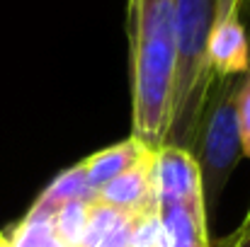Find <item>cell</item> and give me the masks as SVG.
<instances>
[{"label": "cell", "mask_w": 250, "mask_h": 247, "mask_svg": "<svg viewBox=\"0 0 250 247\" xmlns=\"http://www.w3.org/2000/svg\"><path fill=\"white\" fill-rule=\"evenodd\" d=\"M131 136L158 151L166 141L172 66L175 0H126Z\"/></svg>", "instance_id": "6da1fadb"}, {"label": "cell", "mask_w": 250, "mask_h": 247, "mask_svg": "<svg viewBox=\"0 0 250 247\" xmlns=\"http://www.w3.org/2000/svg\"><path fill=\"white\" fill-rule=\"evenodd\" d=\"M153 191L156 201H204L202 174L189 151L161 146L153 158Z\"/></svg>", "instance_id": "8992f818"}, {"label": "cell", "mask_w": 250, "mask_h": 247, "mask_svg": "<svg viewBox=\"0 0 250 247\" xmlns=\"http://www.w3.org/2000/svg\"><path fill=\"white\" fill-rule=\"evenodd\" d=\"M236 82L238 78H214L197 133L192 143V158L197 160L204 189V206L211 221L219 199L243 158L238 119H236Z\"/></svg>", "instance_id": "3957f363"}, {"label": "cell", "mask_w": 250, "mask_h": 247, "mask_svg": "<svg viewBox=\"0 0 250 247\" xmlns=\"http://www.w3.org/2000/svg\"><path fill=\"white\" fill-rule=\"evenodd\" d=\"M153 158L156 151L144 153V158L112 182H107L102 189L95 191V204L109 206L122 213L144 216L156 211V191H153Z\"/></svg>", "instance_id": "5b68a950"}, {"label": "cell", "mask_w": 250, "mask_h": 247, "mask_svg": "<svg viewBox=\"0 0 250 247\" xmlns=\"http://www.w3.org/2000/svg\"><path fill=\"white\" fill-rule=\"evenodd\" d=\"M214 0H175V66L163 146L192 151L214 82L207 56Z\"/></svg>", "instance_id": "7a4b0ae2"}, {"label": "cell", "mask_w": 250, "mask_h": 247, "mask_svg": "<svg viewBox=\"0 0 250 247\" xmlns=\"http://www.w3.org/2000/svg\"><path fill=\"white\" fill-rule=\"evenodd\" d=\"M148 151H153V148H148L139 138L129 136V138H124V141H119L114 146H107L102 151L90 153L87 158L81 160L83 172H85V182H87L90 191L95 194L107 182H112L114 177H119L122 172H126L129 167H134L144 158V153H148Z\"/></svg>", "instance_id": "52a82bcc"}, {"label": "cell", "mask_w": 250, "mask_h": 247, "mask_svg": "<svg viewBox=\"0 0 250 247\" xmlns=\"http://www.w3.org/2000/svg\"><path fill=\"white\" fill-rule=\"evenodd\" d=\"M246 0H214L207 56L216 78H243L250 73V39L241 19Z\"/></svg>", "instance_id": "277c9868"}, {"label": "cell", "mask_w": 250, "mask_h": 247, "mask_svg": "<svg viewBox=\"0 0 250 247\" xmlns=\"http://www.w3.org/2000/svg\"><path fill=\"white\" fill-rule=\"evenodd\" d=\"M209 247H250V209L233 233H229L221 240H214Z\"/></svg>", "instance_id": "8fae6325"}, {"label": "cell", "mask_w": 250, "mask_h": 247, "mask_svg": "<svg viewBox=\"0 0 250 247\" xmlns=\"http://www.w3.org/2000/svg\"><path fill=\"white\" fill-rule=\"evenodd\" d=\"M233 99H236V119H238V136H241L243 158H248L250 163V73L238 78Z\"/></svg>", "instance_id": "30bf717a"}, {"label": "cell", "mask_w": 250, "mask_h": 247, "mask_svg": "<svg viewBox=\"0 0 250 247\" xmlns=\"http://www.w3.org/2000/svg\"><path fill=\"white\" fill-rule=\"evenodd\" d=\"M90 201H68L59 206L51 216V230L61 247H81L87 228Z\"/></svg>", "instance_id": "9c48e42d"}, {"label": "cell", "mask_w": 250, "mask_h": 247, "mask_svg": "<svg viewBox=\"0 0 250 247\" xmlns=\"http://www.w3.org/2000/svg\"><path fill=\"white\" fill-rule=\"evenodd\" d=\"M95 194L90 191L87 182H85V172L83 165L76 163L73 167L59 172L51 184L39 194V199L32 204V209L27 211V216H34V218H46L51 221L54 211L68 201H92Z\"/></svg>", "instance_id": "ba28073f"}]
</instances>
